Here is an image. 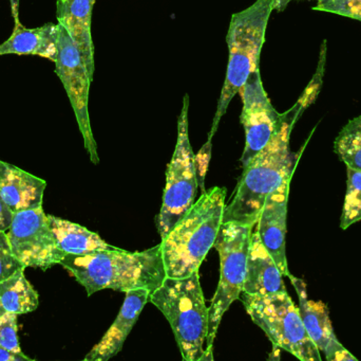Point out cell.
<instances>
[{"label": "cell", "mask_w": 361, "mask_h": 361, "mask_svg": "<svg viewBox=\"0 0 361 361\" xmlns=\"http://www.w3.org/2000/svg\"><path fill=\"white\" fill-rule=\"evenodd\" d=\"M56 72L61 78L70 103L73 107L78 127L84 138L85 148L90 156V160L94 165H99L97 141L93 137L91 129L90 117H89V89L91 81L88 70L80 57V51L76 48L67 30L59 23V53H57Z\"/></svg>", "instance_id": "obj_9"}, {"label": "cell", "mask_w": 361, "mask_h": 361, "mask_svg": "<svg viewBox=\"0 0 361 361\" xmlns=\"http://www.w3.org/2000/svg\"><path fill=\"white\" fill-rule=\"evenodd\" d=\"M48 216L49 226L55 242L66 254H88L102 250H114L118 248L106 243L97 233L85 227L56 216Z\"/></svg>", "instance_id": "obj_19"}, {"label": "cell", "mask_w": 361, "mask_h": 361, "mask_svg": "<svg viewBox=\"0 0 361 361\" xmlns=\"http://www.w3.org/2000/svg\"><path fill=\"white\" fill-rule=\"evenodd\" d=\"M95 0H59L57 19L80 51L91 81L94 74V47L91 36V19Z\"/></svg>", "instance_id": "obj_17"}, {"label": "cell", "mask_w": 361, "mask_h": 361, "mask_svg": "<svg viewBox=\"0 0 361 361\" xmlns=\"http://www.w3.org/2000/svg\"><path fill=\"white\" fill-rule=\"evenodd\" d=\"M348 169L347 192L341 214V229H348L361 220V170Z\"/></svg>", "instance_id": "obj_22"}, {"label": "cell", "mask_w": 361, "mask_h": 361, "mask_svg": "<svg viewBox=\"0 0 361 361\" xmlns=\"http://www.w3.org/2000/svg\"><path fill=\"white\" fill-rule=\"evenodd\" d=\"M334 148L347 167L361 170V116L343 127L335 140Z\"/></svg>", "instance_id": "obj_21"}, {"label": "cell", "mask_w": 361, "mask_h": 361, "mask_svg": "<svg viewBox=\"0 0 361 361\" xmlns=\"http://www.w3.org/2000/svg\"><path fill=\"white\" fill-rule=\"evenodd\" d=\"M6 313V309H4V305H2L1 301H0V317L4 316V314Z\"/></svg>", "instance_id": "obj_30"}, {"label": "cell", "mask_w": 361, "mask_h": 361, "mask_svg": "<svg viewBox=\"0 0 361 361\" xmlns=\"http://www.w3.org/2000/svg\"><path fill=\"white\" fill-rule=\"evenodd\" d=\"M0 348L23 354L19 345L16 314L6 313L0 317Z\"/></svg>", "instance_id": "obj_23"}, {"label": "cell", "mask_w": 361, "mask_h": 361, "mask_svg": "<svg viewBox=\"0 0 361 361\" xmlns=\"http://www.w3.org/2000/svg\"><path fill=\"white\" fill-rule=\"evenodd\" d=\"M288 278L298 294L299 312L307 335L319 351L326 354V360L357 361L335 336L328 307L322 301L307 298V286L302 280L292 275Z\"/></svg>", "instance_id": "obj_13"}, {"label": "cell", "mask_w": 361, "mask_h": 361, "mask_svg": "<svg viewBox=\"0 0 361 361\" xmlns=\"http://www.w3.org/2000/svg\"><path fill=\"white\" fill-rule=\"evenodd\" d=\"M13 212L0 195V230L8 231L13 220Z\"/></svg>", "instance_id": "obj_26"}, {"label": "cell", "mask_w": 361, "mask_h": 361, "mask_svg": "<svg viewBox=\"0 0 361 361\" xmlns=\"http://www.w3.org/2000/svg\"><path fill=\"white\" fill-rule=\"evenodd\" d=\"M290 1L293 0H275V10L278 12H282L286 10V6H288Z\"/></svg>", "instance_id": "obj_29"}, {"label": "cell", "mask_w": 361, "mask_h": 361, "mask_svg": "<svg viewBox=\"0 0 361 361\" xmlns=\"http://www.w3.org/2000/svg\"><path fill=\"white\" fill-rule=\"evenodd\" d=\"M239 93L243 102L241 123L245 131V148L241 158L244 167L267 146L277 129L281 114L267 97L259 69L250 74Z\"/></svg>", "instance_id": "obj_11"}, {"label": "cell", "mask_w": 361, "mask_h": 361, "mask_svg": "<svg viewBox=\"0 0 361 361\" xmlns=\"http://www.w3.org/2000/svg\"><path fill=\"white\" fill-rule=\"evenodd\" d=\"M292 176L286 178L267 196L256 224L263 245L271 254L283 277H290L286 259V235L288 192Z\"/></svg>", "instance_id": "obj_12"}, {"label": "cell", "mask_w": 361, "mask_h": 361, "mask_svg": "<svg viewBox=\"0 0 361 361\" xmlns=\"http://www.w3.org/2000/svg\"><path fill=\"white\" fill-rule=\"evenodd\" d=\"M280 269L261 241L258 230L252 232L243 294L267 296L286 292Z\"/></svg>", "instance_id": "obj_15"}, {"label": "cell", "mask_w": 361, "mask_h": 361, "mask_svg": "<svg viewBox=\"0 0 361 361\" xmlns=\"http://www.w3.org/2000/svg\"><path fill=\"white\" fill-rule=\"evenodd\" d=\"M314 10L334 13L361 21V0H322L318 1Z\"/></svg>", "instance_id": "obj_25"}, {"label": "cell", "mask_w": 361, "mask_h": 361, "mask_svg": "<svg viewBox=\"0 0 361 361\" xmlns=\"http://www.w3.org/2000/svg\"><path fill=\"white\" fill-rule=\"evenodd\" d=\"M275 10V0H257L250 8L231 16L227 33L228 65L208 140L218 129L231 100L241 90L252 72L259 69L267 23Z\"/></svg>", "instance_id": "obj_4"}, {"label": "cell", "mask_w": 361, "mask_h": 361, "mask_svg": "<svg viewBox=\"0 0 361 361\" xmlns=\"http://www.w3.org/2000/svg\"><path fill=\"white\" fill-rule=\"evenodd\" d=\"M189 95H185L178 121L175 153L167 167L166 187L158 216L161 239H165L195 203L197 180V162L188 133Z\"/></svg>", "instance_id": "obj_8"}, {"label": "cell", "mask_w": 361, "mask_h": 361, "mask_svg": "<svg viewBox=\"0 0 361 361\" xmlns=\"http://www.w3.org/2000/svg\"><path fill=\"white\" fill-rule=\"evenodd\" d=\"M316 1H322V0H316Z\"/></svg>", "instance_id": "obj_31"}, {"label": "cell", "mask_w": 361, "mask_h": 361, "mask_svg": "<svg viewBox=\"0 0 361 361\" xmlns=\"http://www.w3.org/2000/svg\"><path fill=\"white\" fill-rule=\"evenodd\" d=\"M226 189L204 191L161 243L166 277H189L199 271L214 247L224 215Z\"/></svg>", "instance_id": "obj_3"}, {"label": "cell", "mask_w": 361, "mask_h": 361, "mask_svg": "<svg viewBox=\"0 0 361 361\" xmlns=\"http://www.w3.org/2000/svg\"><path fill=\"white\" fill-rule=\"evenodd\" d=\"M124 304L116 321L104 335L102 341L87 354L86 361H107L118 355L144 307L147 304L152 292L147 288H137L125 292Z\"/></svg>", "instance_id": "obj_14"}, {"label": "cell", "mask_w": 361, "mask_h": 361, "mask_svg": "<svg viewBox=\"0 0 361 361\" xmlns=\"http://www.w3.org/2000/svg\"><path fill=\"white\" fill-rule=\"evenodd\" d=\"M322 73L324 68H319L298 102L281 114L277 129L267 146L243 167L235 195L225 207L223 223L256 226L267 196L286 178L293 176L298 155L290 153V134L303 110L317 97L322 88Z\"/></svg>", "instance_id": "obj_1"}, {"label": "cell", "mask_w": 361, "mask_h": 361, "mask_svg": "<svg viewBox=\"0 0 361 361\" xmlns=\"http://www.w3.org/2000/svg\"><path fill=\"white\" fill-rule=\"evenodd\" d=\"M0 361H32L25 354H17L8 350L0 348Z\"/></svg>", "instance_id": "obj_27"}, {"label": "cell", "mask_w": 361, "mask_h": 361, "mask_svg": "<svg viewBox=\"0 0 361 361\" xmlns=\"http://www.w3.org/2000/svg\"><path fill=\"white\" fill-rule=\"evenodd\" d=\"M246 313L269 337L274 347L301 361H322L319 349L305 330L300 312L288 292L267 296L241 294Z\"/></svg>", "instance_id": "obj_7"}, {"label": "cell", "mask_w": 361, "mask_h": 361, "mask_svg": "<svg viewBox=\"0 0 361 361\" xmlns=\"http://www.w3.org/2000/svg\"><path fill=\"white\" fill-rule=\"evenodd\" d=\"M173 329L185 361L203 360L208 333V307L200 284L199 271L189 277H166L150 295Z\"/></svg>", "instance_id": "obj_5"}, {"label": "cell", "mask_w": 361, "mask_h": 361, "mask_svg": "<svg viewBox=\"0 0 361 361\" xmlns=\"http://www.w3.org/2000/svg\"><path fill=\"white\" fill-rule=\"evenodd\" d=\"M6 233L13 254L25 268L47 271L66 256L55 242L42 207L15 213Z\"/></svg>", "instance_id": "obj_10"}, {"label": "cell", "mask_w": 361, "mask_h": 361, "mask_svg": "<svg viewBox=\"0 0 361 361\" xmlns=\"http://www.w3.org/2000/svg\"><path fill=\"white\" fill-rule=\"evenodd\" d=\"M59 264L84 286L88 296L103 290L127 292L137 288L154 292L166 278L160 245L145 251L102 250L66 254Z\"/></svg>", "instance_id": "obj_2"}, {"label": "cell", "mask_w": 361, "mask_h": 361, "mask_svg": "<svg viewBox=\"0 0 361 361\" xmlns=\"http://www.w3.org/2000/svg\"><path fill=\"white\" fill-rule=\"evenodd\" d=\"M59 23H49L42 27L27 29L15 21L12 35L0 44V55H38L52 61L59 53Z\"/></svg>", "instance_id": "obj_18"}, {"label": "cell", "mask_w": 361, "mask_h": 361, "mask_svg": "<svg viewBox=\"0 0 361 361\" xmlns=\"http://www.w3.org/2000/svg\"><path fill=\"white\" fill-rule=\"evenodd\" d=\"M252 228L235 222L222 223L214 242L220 256V281L208 307V333L203 360H214V339L223 316L243 292Z\"/></svg>", "instance_id": "obj_6"}, {"label": "cell", "mask_w": 361, "mask_h": 361, "mask_svg": "<svg viewBox=\"0 0 361 361\" xmlns=\"http://www.w3.org/2000/svg\"><path fill=\"white\" fill-rule=\"evenodd\" d=\"M47 182L0 161V195L13 214L42 207Z\"/></svg>", "instance_id": "obj_16"}, {"label": "cell", "mask_w": 361, "mask_h": 361, "mask_svg": "<svg viewBox=\"0 0 361 361\" xmlns=\"http://www.w3.org/2000/svg\"><path fill=\"white\" fill-rule=\"evenodd\" d=\"M25 267L13 254L6 231L0 230V282Z\"/></svg>", "instance_id": "obj_24"}, {"label": "cell", "mask_w": 361, "mask_h": 361, "mask_svg": "<svg viewBox=\"0 0 361 361\" xmlns=\"http://www.w3.org/2000/svg\"><path fill=\"white\" fill-rule=\"evenodd\" d=\"M11 8H12V15L14 17L15 21H19L18 19V8L19 0H10Z\"/></svg>", "instance_id": "obj_28"}, {"label": "cell", "mask_w": 361, "mask_h": 361, "mask_svg": "<svg viewBox=\"0 0 361 361\" xmlns=\"http://www.w3.org/2000/svg\"><path fill=\"white\" fill-rule=\"evenodd\" d=\"M0 301L6 313L18 316L36 311L39 296L25 278V269L0 282Z\"/></svg>", "instance_id": "obj_20"}]
</instances>
